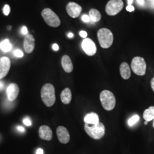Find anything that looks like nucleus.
Instances as JSON below:
<instances>
[{"label": "nucleus", "instance_id": "nucleus-19", "mask_svg": "<svg viewBox=\"0 0 154 154\" xmlns=\"http://www.w3.org/2000/svg\"><path fill=\"white\" fill-rule=\"evenodd\" d=\"M143 119L145 121L149 122L154 119V106H150L143 112Z\"/></svg>", "mask_w": 154, "mask_h": 154}, {"label": "nucleus", "instance_id": "nucleus-34", "mask_svg": "<svg viewBox=\"0 0 154 154\" xmlns=\"http://www.w3.org/2000/svg\"><path fill=\"white\" fill-rule=\"evenodd\" d=\"M151 88L154 92V77L151 81Z\"/></svg>", "mask_w": 154, "mask_h": 154}, {"label": "nucleus", "instance_id": "nucleus-26", "mask_svg": "<svg viewBox=\"0 0 154 154\" xmlns=\"http://www.w3.org/2000/svg\"><path fill=\"white\" fill-rule=\"evenodd\" d=\"M82 20L84 22H89L90 21V18L88 15L86 14H84L82 16Z\"/></svg>", "mask_w": 154, "mask_h": 154}, {"label": "nucleus", "instance_id": "nucleus-29", "mask_svg": "<svg viewBox=\"0 0 154 154\" xmlns=\"http://www.w3.org/2000/svg\"><path fill=\"white\" fill-rule=\"evenodd\" d=\"M126 10L127 11H130V12H131L135 10V8L133 6L131 5H128L126 7Z\"/></svg>", "mask_w": 154, "mask_h": 154}, {"label": "nucleus", "instance_id": "nucleus-11", "mask_svg": "<svg viewBox=\"0 0 154 154\" xmlns=\"http://www.w3.org/2000/svg\"><path fill=\"white\" fill-rule=\"evenodd\" d=\"M57 135L61 143L66 144L70 141L69 132L65 127L59 126L57 128Z\"/></svg>", "mask_w": 154, "mask_h": 154}, {"label": "nucleus", "instance_id": "nucleus-39", "mask_svg": "<svg viewBox=\"0 0 154 154\" xmlns=\"http://www.w3.org/2000/svg\"><path fill=\"white\" fill-rule=\"evenodd\" d=\"M148 124V122L147 121H145L144 122V125H147Z\"/></svg>", "mask_w": 154, "mask_h": 154}, {"label": "nucleus", "instance_id": "nucleus-9", "mask_svg": "<svg viewBox=\"0 0 154 154\" xmlns=\"http://www.w3.org/2000/svg\"><path fill=\"white\" fill-rule=\"evenodd\" d=\"M82 8L75 2H69L66 6V11L70 16L75 18L79 16Z\"/></svg>", "mask_w": 154, "mask_h": 154}, {"label": "nucleus", "instance_id": "nucleus-25", "mask_svg": "<svg viewBox=\"0 0 154 154\" xmlns=\"http://www.w3.org/2000/svg\"><path fill=\"white\" fill-rule=\"evenodd\" d=\"M23 124L26 126H30L32 125V122L28 117L24 118V119L23 120Z\"/></svg>", "mask_w": 154, "mask_h": 154}, {"label": "nucleus", "instance_id": "nucleus-40", "mask_svg": "<svg viewBox=\"0 0 154 154\" xmlns=\"http://www.w3.org/2000/svg\"><path fill=\"white\" fill-rule=\"evenodd\" d=\"M8 29H9V30H11V26H9L8 27Z\"/></svg>", "mask_w": 154, "mask_h": 154}, {"label": "nucleus", "instance_id": "nucleus-31", "mask_svg": "<svg viewBox=\"0 0 154 154\" xmlns=\"http://www.w3.org/2000/svg\"><path fill=\"white\" fill-rule=\"evenodd\" d=\"M17 130H18V131H20V132H25V128L22 126H17Z\"/></svg>", "mask_w": 154, "mask_h": 154}, {"label": "nucleus", "instance_id": "nucleus-7", "mask_svg": "<svg viewBox=\"0 0 154 154\" xmlns=\"http://www.w3.org/2000/svg\"><path fill=\"white\" fill-rule=\"evenodd\" d=\"M123 6L122 0H110L106 6V12L109 16H115L121 11Z\"/></svg>", "mask_w": 154, "mask_h": 154}, {"label": "nucleus", "instance_id": "nucleus-37", "mask_svg": "<svg viewBox=\"0 0 154 154\" xmlns=\"http://www.w3.org/2000/svg\"><path fill=\"white\" fill-rule=\"evenodd\" d=\"M67 37H68L69 38H72V37H74V34L72 33V32H70V33H69L67 34Z\"/></svg>", "mask_w": 154, "mask_h": 154}, {"label": "nucleus", "instance_id": "nucleus-2", "mask_svg": "<svg viewBox=\"0 0 154 154\" xmlns=\"http://www.w3.org/2000/svg\"><path fill=\"white\" fill-rule=\"evenodd\" d=\"M84 129L88 136L95 140L100 139L105 135V125L100 122L94 125L86 123L84 126Z\"/></svg>", "mask_w": 154, "mask_h": 154}, {"label": "nucleus", "instance_id": "nucleus-32", "mask_svg": "<svg viewBox=\"0 0 154 154\" xmlns=\"http://www.w3.org/2000/svg\"><path fill=\"white\" fill-rule=\"evenodd\" d=\"M36 154H44V150L42 149H38L36 151Z\"/></svg>", "mask_w": 154, "mask_h": 154}, {"label": "nucleus", "instance_id": "nucleus-33", "mask_svg": "<svg viewBox=\"0 0 154 154\" xmlns=\"http://www.w3.org/2000/svg\"><path fill=\"white\" fill-rule=\"evenodd\" d=\"M4 88V83L2 81H0V91Z\"/></svg>", "mask_w": 154, "mask_h": 154}, {"label": "nucleus", "instance_id": "nucleus-1", "mask_svg": "<svg viewBox=\"0 0 154 154\" xmlns=\"http://www.w3.org/2000/svg\"><path fill=\"white\" fill-rule=\"evenodd\" d=\"M41 95L42 102L48 107H51L55 103V88L53 85L46 83L44 85L41 91Z\"/></svg>", "mask_w": 154, "mask_h": 154}, {"label": "nucleus", "instance_id": "nucleus-12", "mask_svg": "<svg viewBox=\"0 0 154 154\" xmlns=\"http://www.w3.org/2000/svg\"><path fill=\"white\" fill-rule=\"evenodd\" d=\"M20 92L18 86L16 83H11L8 87L6 90V95L8 99L11 102L16 99Z\"/></svg>", "mask_w": 154, "mask_h": 154}, {"label": "nucleus", "instance_id": "nucleus-24", "mask_svg": "<svg viewBox=\"0 0 154 154\" xmlns=\"http://www.w3.org/2000/svg\"><path fill=\"white\" fill-rule=\"evenodd\" d=\"M14 55L18 58H22L23 56V53L21 50L16 49L14 51Z\"/></svg>", "mask_w": 154, "mask_h": 154}, {"label": "nucleus", "instance_id": "nucleus-10", "mask_svg": "<svg viewBox=\"0 0 154 154\" xmlns=\"http://www.w3.org/2000/svg\"><path fill=\"white\" fill-rule=\"evenodd\" d=\"M11 61L9 58L3 57L0 59V79L8 74L11 68Z\"/></svg>", "mask_w": 154, "mask_h": 154}, {"label": "nucleus", "instance_id": "nucleus-23", "mask_svg": "<svg viewBox=\"0 0 154 154\" xmlns=\"http://www.w3.org/2000/svg\"><path fill=\"white\" fill-rule=\"evenodd\" d=\"M3 12L5 16H8L11 12V8L9 5H5L3 8Z\"/></svg>", "mask_w": 154, "mask_h": 154}, {"label": "nucleus", "instance_id": "nucleus-21", "mask_svg": "<svg viewBox=\"0 0 154 154\" xmlns=\"http://www.w3.org/2000/svg\"><path fill=\"white\" fill-rule=\"evenodd\" d=\"M0 49L4 52H9L12 49V45L8 39H6L0 43Z\"/></svg>", "mask_w": 154, "mask_h": 154}, {"label": "nucleus", "instance_id": "nucleus-17", "mask_svg": "<svg viewBox=\"0 0 154 154\" xmlns=\"http://www.w3.org/2000/svg\"><path fill=\"white\" fill-rule=\"evenodd\" d=\"M120 74L124 79H128L131 77V69L126 62H123L120 65Z\"/></svg>", "mask_w": 154, "mask_h": 154}, {"label": "nucleus", "instance_id": "nucleus-3", "mask_svg": "<svg viewBox=\"0 0 154 154\" xmlns=\"http://www.w3.org/2000/svg\"><path fill=\"white\" fill-rule=\"evenodd\" d=\"M99 44L102 48L107 49L112 45L114 41V36L109 29L102 28L97 33Z\"/></svg>", "mask_w": 154, "mask_h": 154}, {"label": "nucleus", "instance_id": "nucleus-35", "mask_svg": "<svg viewBox=\"0 0 154 154\" xmlns=\"http://www.w3.org/2000/svg\"><path fill=\"white\" fill-rule=\"evenodd\" d=\"M149 2L151 7L154 8V0H149Z\"/></svg>", "mask_w": 154, "mask_h": 154}, {"label": "nucleus", "instance_id": "nucleus-20", "mask_svg": "<svg viewBox=\"0 0 154 154\" xmlns=\"http://www.w3.org/2000/svg\"><path fill=\"white\" fill-rule=\"evenodd\" d=\"M89 17L90 21L93 22H97L101 19V14L98 10L95 9H91L89 11Z\"/></svg>", "mask_w": 154, "mask_h": 154}, {"label": "nucleus", "instance_id": "nucleus-28", "mask_svg": "<svg viewBox=\"0 0 154 154\" xmlns=\"http://www.w3.org/2000/svg\"><path fill=\"white\" fill-rule=\"evenodd\" d=\"M79 35L81 37L86 38V37L88 36V33H86L85 31H81L79 33Z\"/></svg>", "mask_w": 154, "mask_h": 154}, {"label": "nucleus", "instance_id": "nucleus-15", "mask_svg": "<svg viewBox=\"0 0 154 154\" xmlns=\"http://www.w3.org/2000/svg\"><path fill=\"white\" fill-rule=\"evenodd\" d=\"M61 64L65 72L70 73L73 70V65L72 60L68 55H63L61 60Z\"/></svg>", "mask_w": 154, "mask_h": 154}, {"label": "nucleus", "instance_id": "nucleus-38", "mask_svg": "<svg viewBox=\"0 0 154 154\" xmlns=\"http://www.w3.org/2000/svg\"><path fill=\"white\" fill-rule=\"evenodd\" d=\"M127 1H128V5H131L133 2V0H127Z\"/></svg>", "mask_w": 154, "mask_h": 154}, {"label": "nucleus", "instance_id": "nucleus-27", "mask_svg": "<svg viewBox=\"0 0 154 154\" xmlns=\"http://www.w3.org/2000/svg\"><path fill=\"white\" fill-rule=\"evenodd\" d=\"M21 33L22 34V35H28V29L26 27V26H23L21 28Z\"/></svg>", "mask_w": 154, "mask_h": 154}, {"label": "nucleus", "instance_id": "nucleus-22", "mask_svg": "<svg viewBox=\"0 0 154 154\" xmlns=\"http://www.w3.org/2000/svg\"><path fill=\"white\" fill-rule=\"evenodd\" d=\"M139 119H140V117L139 116L134 115L128 119V125L130 126H132L133 125H134L135 123H137L138 122V121L139 120Z\"/></svg>", "mask_w": 154, "mask_h": 154}, {"label": "nucleus", "instance_id": "nucleus-13", "mask_svg": "<svg viewBox=\"0 0 154 154\" xmlns=\"http://www.w3.org/2000/svg\"><path fill=\"white\" fill-rule=\"evenodd\" d=\"M23 47L27 53H31L33 52L35 48V39L32 34H28L26 35L23 42Z\"/></svg>", "mask_w": 154, "mask_h": 154}, {"label": "nucleus", "instance_id": "nucleus-41", "mask_svg": "<svg viewBox=\"0 0 154 154\" xmlns=\"http://www.w3.org/2000/svg\"><path fill=\"white\" fill-rule=\"evenodd\" d=\"M152 126H153V127L154 128V121H153V124H152Z\"/></svg>", "mask_w": 154, "mask_h": 154}, {"label": "nucleus", "instance_id": "nucleus-30", "mask_svg": "<svg viewBox=\"0 0 154 154\" xmlns=\"http://www.w3.org/2000/svg\"><path fill=\"white\" fill-rule=\"evenodd\" d=\"M52 48L54 51H58L59 50V46L57 44H54L53 45Z\"/></svg>", "mask_w": 154, "mask_h": 154}, {"label": "nucleus", "instance_id": "nucleus-18", "mask_svg": "<svg viewBox=\"0 0 154 154\" xmlns=\"http://www.w3.org/2000/svg\"><path fill=\"white\" fill-rule=\"evenodd\" d=\"M72 99V91L69 88H65L61 94V100L63 103L68 105L71 102Z\"/></svg>", "mask_w": 154, "mask_h": 154}, {"label": "nucleus", "instance_id": "nucleus-36", "mask_svg": "<svg viewBox=\"0 0 154 154\" xmlns=\"http://www.w3.org/2000/svg\"><path fill=\"white\" fill-rule=\"evenodd\" d=\"M137 2L139 5H143L144 4V0H137Z\"/></svg>", "mask_w": 154, "mask_h": 154}, {"label": "nucleus", "instance_id": "nucleus-4", "mask_svg": "<svg viewBox=\"0 0 154 154\" xmlns=\"http://www.w3.org/2000/svg\"><path fill=\"white\" fill-rule=\"evenodd\" d=\"M100 100L102 107L107 111L112 110L116 105L114 95L109 90H103L100 94Z\"/></svg>", "mask_w": 154, "mask_h": 154}, {"label": "nucleus", "instance_id": "nucleus-5", "mask_svg": "<svg viewBox=\"0 0 154 154\" xmlns=\"http://www.w3.org/2000/svg\"><path fill=\"white\" fill-rule=\"evenodd\" d=\"M41 14L45 21L50 26L57 28L60 25V19L55 13L49 8H46L44 9Z\"/></svg>", "mask_w": 154, "mask_h": 154}, {"label": "nucleus", "instance_id": "nucleus-14", "mask_svg": "<svg viewBox=\"0 0 154 154\" xmlns=\"http://www.w3.org/2000/svg\"><path fill=\"white\" fill-rule=\"evenodd\" d=\"M39 136L43 140H51L53 138V132L49 127L43 125L39 128Z\"/></svg>", "mask_w": 154, "mask_h": 154}, {"label": "nucleus", "instance_id": "nucleus-6", "mask_svg": "<svg viewBox=\"0 0 154 154\" xmlns=\"http://www.w3.org/2000/svg\"><path fill=\"white\" fill-rule=\"evenodd\" d=\"M131 66L132 71L137 75L142 76L146 74V63L142 57H134L131 61Z\"/></svg>", "mask_w": 154, "mask_h": 154}, {"label": "nucleus", "instance_id": "nucleus-16", "mask_svg": "<svg viewBox=\"0 0 154 154\" xmlns=\"http://www.w3.org/2000/svg\"><path fill=\"white\" fill-rule=\"evenodd\" d=\"M84 122L91 125H97L99 122V116L95 112H90L85 116Z\"/></svg>", "mask_w": 154, "mask_h": 154}, {"label": "nucleus", "instance_id": "nucleus-8", "mask_svg": "<svg viewBox=\"0 0 154 154\" xmlns=\"http://www.w3.org/2000/svg\"><path fill=\"white\" fill-rule=\"evenodd\" d=\"M82 48L85 53L88 56H93L97 52V46L91 39H84L82 42Z\"/></svg>", "mask_w": 154, "mask_h": 154}]
</instances>
